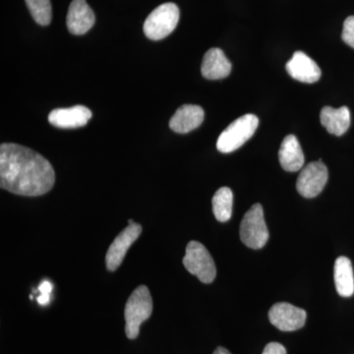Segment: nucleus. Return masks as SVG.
Here are the masks:
<instances>
[{
	"instance_id": "nucleus-1",
	"label": "nucleus",
	"mask_w": 354,
	"mask_h": 354,
	"mask_svg": "<svg viewBox=\"0 0 354 354\" xmlns=\"http://www.w3.org/2000/svg\"><path fill=\"white\" fill-rule=\"evenodd\" d=\"M55 183L53 165L27 147L13 143L0 146V187L21 196H41Z\"/></svg>"
},
{
	"instance_id": "nucleus-2",
	"label": "nucleus",
	"mask_w": 354,
	"mask_h": 354,
	"mask_svg": "<svg viewBox=\"0 0 354 354\" xmlns=\"http://www.w3.org/2000/svg\"><path fill=\"white\" fill-rule=\"evenodd\" d=\"M153 299L146 286H140L128 298L125 305V334L135 339L139 335L140 326L152 315Z\"/></svg>"
},
{
	"instance_id": "nucleus-3",
	"label": "nucleus",
	"mask_w": 354,
	"mask_h": 354,
	"mask_svg": "<svg viewBox=\"0 0 354 354\" xmlns=\"http://www.w3.org/2000/svg\"><path fill=\"white\" fill-rule=\"evenodd\" d=\"M259 125V120L254 114H245L237 118L223 131L216 142L221 153L234 152L253 136Z\"/></svg>"
},
{
	"instance_id": "nucleus-4",
	"label": "nucleus",
	"mask_w": 354,
	"mask_h": 354,
	"mask_svg": "<svg viewBox=\"0 0 354 354\" xmlns=\"http://www.w3.org/2000/svg\"><path fill=\"white\" fill-rule=\"evenodd\" d=\"M179 21V9L176 4L164 3L151 12L144 23V34L153 41L167 38L176 29Z\"/></svg>"
},
{
	"instance_id": "nucleus-5",
	"label": "nucleus",
	"mask_w": 354,
	"mask_h": 354,
	"mask_svg": "<svg viewBox=\"0 0 354 354\" xmlns=\"http://www.w3.org/2000/svg\"><path fill=\"white\" fill-rule=\"evenodd\" d=\"M183 265L190 274L196 276L203 283H213L216 268L208 249L198 241H190L186 247Z\"/></svg>"
},
{
	"instance_id": "nucleus-6",
	"label": "nucleus",
	"mask_w": 354,
	"mask_h": 354,
	"mask_svg": "<svg viewBox=\"0 0 354 354\" xmlns=\"http://www.w3.org/2000/svg\"><path fill=\"white\" fill-rule=\"evenodd\" d=\"M241 241L251 249H261L269 239V230L264 218L262 205L254 204L243 216L241 223Z\"/></svg>"
},
{
	"instance_id": "nucleus-7",
	"label": "nucleus",
	"mask_w": 354,
	"mask_h": 354,
	"mask_svg": "<svg viewBox=\"0 0 354 354\" xmlns=\"http://www.w3.org/2000/svg\"><path fill=\"white\" fill-rule=\"evenodd\" d=\"M329 171L322 160L310 162L301 169L297 181V189L304 198H314L322 192L328 183Z\"/></svg>"
},
{
	"instance_id": "nucleus-8",
	"label": "nucleus",
	"mask_w": 354,
	"mask_h": 354,
	"mask_svg": "<svg viewBox=\"0 0 354 354\" xmlns=\"http://www.w3.org/2000/svg\"><path fill=\"white\" fill-rule=\"evenodd\" d=\"M306 316L305 310L288 302H279L272 305L269 311L270 322L283 332L301 329L305 325Z\"/></svg>"
},
{
	"instance_id": "nucleus-9",
	"label": "nucleus",
	"mask_w": 354,
	"mask_h": 354,
	"mask_svg": "<svg viewBox=\"0 0 354 354\" xmlns=\"http://www.w3.org/2000/svg\"><path fill=\"white\" fill-rule=\"evenodd\" d=\"M141 232L142 225L133 223L116 236L106 252V264L109 271L114 272L120 268L128 249L139 239Z\"/></svg>"
},
{
	"instance_id": "nucleus-10",
	"label": "nucleus",
	"mask_w": 354,
	"mask_h": 354,
	"mask_svg": "<svg viewBox=\"0 0 354 354\" xmlns=\"http://www.w3.org/2000/svg\"><path fill=\"white\" fill-rule=\"evenodd\" d=\"M94 11L88 6L86 0H73L67 13L66 26L72 35L81 36L86 34L94 26Z\"/></svg>"
},
{
	"instance_id": "nucleus-11",
	"label": "nucleus",
	"mask_w": 354,
	"mask_h": 354,
	"mask_svg": "<svg viewBox=\"0 0 354 354\" xmlns=\"http://www.w3.org/2000/svg\"><path fill=\"white\" fill-rule=\"evenodd\" d=\"M92 118V111L84 106L55 109L48 114V121L53 127L62 129H73L85 127Z\"/></svg>"
},
{
	"instance_id": "nucleus-12",
	"label": "nucleus",
	"mask_w": 354,
	"mask_h": 354,
	"mask_svg": "<svg viewBox=\"0 0 354 354\" xmlns=\"http://www.w3.org/2000/svg\"><path fill=\"white\" fill-rule=\"evenodd\" d=\"M286 71L299 82L312 84L321 78L320 67L302 51H297L286 64Z\"/></svg>"
},
{
	"instance_id": "nucleus-13",
	"label": "nucleus",
	"mask_w": 354,
	"mask_h": 354,
	"mask_svg": "<svg viewBox=\"0 0 354 354\" xmlns=\"http://www.w3.org/2000/svg\"><path fill=\"white\" fill-rule=\"evenodd\" d=\"M204 109L196 104H184L180 106L169 121L172 131L185 134L196 129L204 120Z\"/></svg>"
},
{
	"instance_id": "nucleus-14",
	"label": "nucleus",
	"mask_w": 354,
	"mask_h": 354,
	"mask_svg": "<svg viewBox=\"0 0 354 354\" xmlns=\"http://www.w3.org/2000/svg\"><path fill=\"white\" fill-rule=\"evenodd\" d=\"M232 67V64L221 48H211L203 58L202 75L208 80H220L230 75Z\"/></svg>"
},
{
	"instance_id": "nucleus-15",
	"label": "nucleus",
	"mask_w": 354,
	"mask_h": 354,
	"mask_svg": "<svg viewBox=\"0 0 354 354\" xmlns=\"http://www.w3.org/2000/svg\"><path fill=\"white\" fill-rule=\"evenodd\" d=\"M279 160L286 171L297 172L304 167V153L295 135L283 139L279 151Z\"/></svg>"
},
{
	"instance_id": "nucleus-16",
	"label": "nucleus",
	"mask_w": 354,
	"mask_h": 354,
	"mask_svg": "<svg viewBox=\"0 0 354 354\" xmlns=\"http://www.w3.org/2000/svg\"><path fill=\"white\" fill-rule=\"evenodd\" d=\"M321 123L327 131L335 136H342L351 127V111L348 106L334 109L324 106L320 113Z\"/></svg>"
},
{
	"instance_id": "nucleus-17",
	"label": "nucleus",
	"mask_w": 354,
	"mask_h": 354,
	"mask_svg": "<svg viewBox=\"0 0 354 354\" xmlns=\"http://www.w3.org/2000/svg\"><path fill=\"white\" fill-rule=\"evenodd\" d=\"M334 272L337 293L342 297H351L354 293L353 269L351 260L344 256L337 258Z\"/></svg>"
},
{
	"instance_id": "nucleus-18",
	"label": "nucleus",
	"mask_w": 354,
	"mask_h": 354,
	"mask_svg": "<svg viewBox=\"0 0 354 354\" xmlns=\"http://www.w3.org/2000/svg\"><path fill=\"white\" fill-rule=\"evenodd\" d=\"M213 212L216 220L221 223L230 221L232 216V207H234V193L228 187H221L214 195Z\"/></svg>"
},
{
	"instance_id": "nucleus-19",
	"label": "nucleus",
	"mask_w": 354,
	"mask_h": 354,
	"mask_svg": "<svg viewBox=\"0 0 354 354\" xmlns=\"http://www.w3.org/2000/svg\"><path fill=\"white\" fill-rule=\"evenodd\" d=\"M32 17L41 26L50 24L53 8L50 0H25Z\"/></svg>"
},
{
	"instance_id": "nucleus-20",
	"label": "nucleus",
	"mask_w": 354,
	"mask_h": 354,
	"mask_svg": "<svg viewBox=\"0 0 354 354\" xmlns=\"http://www.w3.org/2000/svg\"><path fill=\"white\" fill-rule=\"evenodd\" d=\"M342 39L344 43L354 48V16H349L344 21Z\"/></svg>"
},
{
	"instance_id": "nucleus-21",
	"label": "nucleus",
	"mask_w": 354,
	"mask_h": 354,
	"mask_svg": "<svg viewBox=\"0 0 354 354\" xmlns=\"http://www.w3.org/2000/svg\"><path fill=\"white\" fill-rule=\"evenodd\" d=\"M262 354H286V349L279 342H270L265 346Z\"/></svg>"
},
{
	"instance_id": "nucleus-22",
	"label": "nucleus",
	"mask_w": 354,
	"mask_h": 354,
	"mask_svg": "<svg viewBox=\"0 0 354 354\" xmlns=\"http://www.w3.org/2000/svg\"><path fill=\"white\" fill-rule=\"evenodd\" d=\"M39 290L44 295H50L51 290H53V285L50 281H44L41 286H39Z\"/></svg>"
},
{
	"instance_id": "nucleus-23",
	"label": "nucleus",
	"mask_w": 354,
	"mask_h": 354,
	"mask_svg": "<svg viewBox=\"0 0 354 354\" xmlns=\"http://www.w3.org/2000/svg\"><path fill=\"white\" fill-rule=\"evenodd\" d=\"M38 302L41 305H46L50 304V295H44V293H41V295L38 297Z\"/></svg>"
},
{
	"instance_id": "nucleus-24",
	"label": "nucleus",
	"mask_w": 354,
	"mask_h": 354,
	"mask_svg": "<svg viewBox=\"0 0 354 354\" xmlns=\"http://www.w3.org/2000/svg\"><path fill=\"white\" fill-rule=\"evenodd\" d=\"M213 354H232V353H230V351H228L227 348H221V346H218V348H216L215 351H214Z\"/></svg>"
}]
</instances>
